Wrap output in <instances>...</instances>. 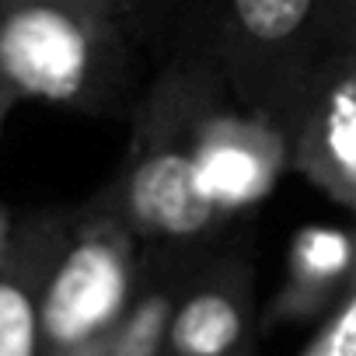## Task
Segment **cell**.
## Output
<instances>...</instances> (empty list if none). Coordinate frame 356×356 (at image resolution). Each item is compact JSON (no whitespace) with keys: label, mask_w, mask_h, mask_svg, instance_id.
<instances>
[{"label":"cell","mask_w":356,"mask_h":356,"mask_svg":"<svg viewBox=\"0 0 356 356\" xmlns=\"http://www.w3.org/2000/svg\"><path fill=\"white\" fill-rule=\"evenodd\" d=\"M189 143L200 189L224 220L259 207L290 168L286 133L231 91L220 60L203 74L189 119Z\"/></svg>","instance_id":"cell-5"},{"label":"cell","mask_w":356,"mask_h":356,"mask_svg":"<svg viewBox=\"0 0 356 356\" xmlns=\"http://www.w3.org/2000/svg\"><path fill=\"white\" fill-rule=\"evenodd\" d=\"M300 356H356V276L321 318L314 339L300 349Z\"/></svg>","instance_id":"cell-11"},{"label":"cell","mask_w":356,"mask_h":356,"mask_svg":"<svg viewBox=\"0 0 356 356\" xmlns=\"http://www.w3.org/2000/svg\"><path fill=\"white\" fill-rule=\"evenodd\" d=\"M193 42L210 46L231 91L283 133L314 67L332 49L325 0H203Z\"/></svg>","instance_id":"cell-3"},{"label":"cell","mask_w":356,"mask_h":356,"mask_svg":"<svg viewBox=\"0 0 356 356\" xmlns=\"http://www.w3.org/2000/svg\"><path fill=\"white\" fill-rule=\"evenodd\" d=\"M60 356H108V339L95 342V346H84V349H74V353H60Z\"/></svg>","instance_id":"cell-16"},{"label":"cell","mask_w":356,"mask_h":356,"mask_svg":"<svg viewBox=\"0 0 356 356\" xmlns=\"http://www.w3.org/2000/svg\"><path fill=\"white\" fill-rule=\"evenodd\" d=\"M252 328V269L217 259L186 276L164 356H245Z\"/></svg>","instance_id":"cell-7"},{"label":"cell","mask_w":356,"mask_h":356,"mask_svg":"<svg viewBox=\"0 0 356 356\" xmlns=\"http://www.w3.org/2000/svg\"><path fill=\"white\" fill-rule=\"evenodd\" d=\"M140 283V238L98 200L70 210L42 290V356L105 342Z\"/></svg>","instance_id":"cell-4"},{"label":"cell","mask_w":356,"mask_h":356,"mask_svg":"<svg viewBox=\"0 0 356 356\" xmlns=\"http://www.w3.org/2000/svg\"><path fill=\"white\" fill-rule=\"evenodd\" d=\"M133 42L115 0H0V84L22 102L112 112L133 81Z\"/></svg>","instance_id":"cell-2"},{"label":"cell","mask_w":356,"mask_h":356,"mask_svg":"<svg viewBox=\"0 0 356 356\" xmlns=\"http://www.w3.org/2000/svg\"><path fill=\"white\" fill-rule=\"evenodd\" d=\"M356 276V231L307 224L293 234L286 255V283L273 304L276 318L300 321L328 314Z\"/></svg>","instance_id":"cell-9"},{"label":"cell","mask_w":356,"mask_h":356,"mask_svg":"<svg viewBox=\"0 0 356 356\" xmlns=\"http://www.w3.org/2000/svg\"><path fill=\"white\" fill-rule=\"evenodd\" d=\"M290 168L356 213V49L332 46L314 67L286 129Z\"/></svg>","instance_id":"cell-6"},{"label":"cell","mask_w":356,"mask_h":356,"mask_svg":"<svg viewBox=\"0 0 356 356\" xmlns=\"http://www.w3.org/2000/svg\"><path fill=\"white\" fill-rule=\"evenodd\" d=\"M182 283L186 276L171 269L161 273V280L140 286L133 304L126 307V314L108 335V356H164Z\"/></svg>","instance_id":"cell-10"},{"label":"cell","mask_w":356,"mask_h":356,"mask_svg":"<svg viewBox=\"0 0 356 356\" xmlns=\"http://www.w3.org/2000/svg\"><path fill=\"white\" fill-rule=\"evenodd\" d=\"M353 217H356V213H353Z\"/></svg>","instance_id":"cell-17"},{"label":"cell","mask_w":356,"mask_h":356,"mask_svg":"<svg viewBox=\"0 0 356 356\" xmlns=\"http://www.w3.org/2000/svg\"><path fill=\"white\" fill-rule=\"evenodd\" d=\"M115 4H119L133 39H140V42L164 39V29L182 11V0H115Z\"/></svg>","instance_id":"cell-12"},{"label":"cell","mask_w":356,"mask_h":356,"mask_svg":"<svg viewBox=\"0 0 356 356\" xmlns=\"http://www.w3.org/2000/svg\"><path fill=\"white\" fill-rule=\"evenodd\" d=\"M67 224L70 210L18 220L15 248L0 266V356H42V290Z\"/></svg>","instance_id":"cell-8"},{"label":"cell","mask_w":356,"mask_h":356,"mask_svg":"<svg viewBox=\"0 0 356 356\" xmlns=\"http://www.w3.org/2000/svg\"><path fill=\"white\" fill-rule=\"evenodd\" d=\"M15 234H18V220L8 210H0V266L8 262V255L15 248Z\"/></svg>","instance_id":"cell-14"},{"label":"cell","mask_w":356,"mask_h":356,"mask_svg":"<svg viewBox=\"0 0 356 356\" xmlns=\"http://www.w3.org/2000/svg\"><path fill=\"white\" fill-rule=\"evenodd\" d=\"M213 49L203 42L175 46L133 108L129 147L112 182L95 196L154 252L186 255L227 224L200 189L189 119Z\"/></svg>","instance_id":"cell-1"},{"label":"cell","mask_w":356,"mask_h":356,"mask_svg":"<svg viewBox=\"0 0 356 356\" xmlns=\"http://www.w3.org/2000/svg\"><path fill=\"white\" fill-rule=\"evenodd\" d=\"M22 98L11 91V88H4V84H0V129H4V122H8V115L15 112V105H18Z\"/></svg>","instance_id":"cell-15"},{"label":"cell","mask_w":356,"mask_h":356,"mask_svg":"<svg viewBox=\"0 0 356 356\" xmlns=\"http://www.w3.org/2000/svg\"><path fill=\"white\" fill-rule=\"evenodd\" d=\"M325 32L339 49H356V0H325Z\"/></svg>","instance_id":"cell-13"}]
</instances>
